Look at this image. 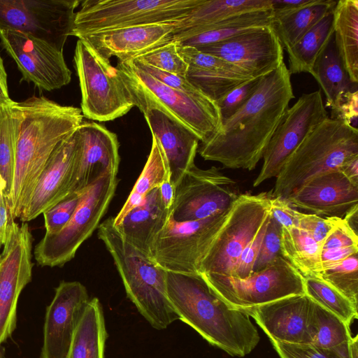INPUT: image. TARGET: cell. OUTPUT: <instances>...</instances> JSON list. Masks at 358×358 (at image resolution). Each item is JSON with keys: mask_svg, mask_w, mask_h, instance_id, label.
I'll list each match as a JSON object with an SVG mask.
<instances>
[{"mask_svg": "<svg viewBox=\"0 0 358 358\" xmlns=\"http://www.w3.org/2000/svg\"><path fill=\"white\" fill-rule=\"evenodd\" d=\"M294 97L291 74L283 62L262 76L246 103L201 143V157L228 169H255Z\"/></svg>", "mask_w": 358, "mask_h": 358, "instance_id": "obj_1", "label": "cell"}, {"mask_svg": "<svg viewBox=\"0 0 358 358\" xmlns=\"http://www.w3.org/2000/svg\"><path fill=\"white\" fill-rule=\"evenodd\" d=\"M16 120L15 171L8 205L20 218L37 180L56 147L84 120L81 109L33 96L11 103Z\"/></svg>", "mask_w": 358, "mask_h": 358, "instance_id": "obj_2", "label": "cell"}, {"mask_svg": "<svg viewBox=\"0 0 358 358\" xmlns=\"http://www.w3.org/2000/svg\"><path fill=\"white\" fill-rule=\"evenodd\" d=\"M166 292L179 320L229 355L243 357L259 343L248 314L229 306L200 275L166 271Z\"/></svg>", "mask_w": 358, "mask_h": 358, "instance_id": "obj_3", "label": "cell"}, {"mask_svg": "<svg viewBox=\"0 0 358 358\" xmlns=\"http://www.w3.org/2000/svg\"><path fill=\"white\" fill-rule=\"evenodd\" d=\"M98 236L113 257L127 297L150 324L162 330L179 320L167 296L166 271L123 239L113 217L99 225Z\"/></svg>", "mask_w": 358, "mask_h": 358, "instance_id": "obj_4", "label": "cell"}, {"mask_svg": "<svg viewBox=\"0 0 358 358\" xmlns=\"http://www.w3.org/2000/svg\"><path fill=\"white\" fill-rule=\"evenodd\" d=\"M116 68L134 106L142 113L156 108L180 124L203 143L218 132L222 122L217 102L204 94H189L171 88L136 66L131 59Z\"/></svg>", "mask_w": 358, "mask_h": 358, "instance_id": "obj_5", "label": "cell"}, {"mask_svg": "<svg viewBox=\"0 0 358 358\" xmlns=\"http://www.w3.org/2000/svg\"><path fill=\"white\" fill-rule=\"evenodd\" d=\"M358 155V129L328 117L315 127L289 157L271 195L286 199L303 183L320 173L336 170Z\"/></svg>", "mask_w": 358, "mask_h": 358, "instance_id": "obj_6", "label": "cell"}, {"mask_svg": "<svg viewBox=\"0 0 358 358\" xmlns=\"http://www.w3.org/2000/svg\"><path fill=\"white\" fill-rule=\"evenodd\" d=\"M73 60L84 117L99 122L113 120L134 106L117 69L87 41L78 38Z\"/></svg>", "mask_w": 358, "mask_h": 358, "instance_id": "obj_7", "label": "cell"}, {"mask_svg": "<svg viewBox=\"0 0 358 358\" xmlns=\"http://www.w3.org/2000/svg\"><path fill=\"white\" fill-rule=\"evenodd\" d=\"M117 184V174L108 173L83 192L66 226L56 234H45L36 245L34 257L40 265L62 266L74 257L82 243L99 227Z\"/></svg>", "mask_w": 358, "mask_h": 358, "instance_id": "obj_8", "label": "cell"}, {"mask_svg": "<svg viewBox=\"0 0 358 358\" xmlns=\"http://www.w3.org/2000/svg\"><path fill=\"white\" fill-rule=\"evenodd\" d=\"M201 0H85L76 12L71 36L113 28L173 22Z\"/></svg>", "mask_w": 358, "mask_h": 358, "instance_id": "obj_9", "label": "cell"}, {"mask_svg": "<svg viewBox=\"0 0 358 358\" xmlns=\"http://www.w3.org/2000/svg\"><path fill=\"white\" fill-rule=\"evenodd\" d=\"M200 275L223 301L240 310L305 294L303 276L282 256L243 279L214 274Z\"/></svg>", "mask_w": 358, "mask_h": 358, "instance_id": "obj_10", "label": "cell"}, {"mask_svg": "<svg viewBox=\"0 0 358 358\" xmlns=\"http://www.w3.org/2000/svg\"><path fill=\"white\" fill-rule=\"evenodd\" d=\"M271 193L241 194L203 259L200 274L233 277L238 259L271 215Z\"/></svg>", "mask_w": 358, "mask_h": 358, "instance_id": "obj_11", "label": "cell"}, {"mask_svg": "<svg viewBox=\"0 0 358 358\" xmlns=\"http://www.w3.org/2000/svg\"><path fill=\"white\" fill-rule=\"evenodd\" d=\"M229 210L191 222H176L170 217L156 237L150 257L167 272L199 275L201 262Z\"/></svg>", "mask_w": 358, "mask_h": 358, "instance_id": "obj_12", "label": "cell"}, {"mask_svg": "<svg viewBox=\"0 0 358 358\" xmlns=\"http://www.w3.org/2000/svg\"><path fill=\"white\" fill-rule=\"evenodd\" d=\"M241 195L236 182L219 169L192 165L174 188L170 217L176 222L205 219L228 211Z\"/></svg>", "mask_w": 358, "mask_h": 358, "instance_id": "obj_13", "label": "cell"}, {"mask_svg": "<svg viewBox=\"0 0 358 358\" xmlns=\"http://www.w3.org/2000/svg\"><path fill=\"white\" fill-rule=\"evenodd\" d=\"M80 3L78 0H0V31L31 35L63 52Z\"/></svg>", "mask_w": 358, "mask_h": 358, "instance_id": "obj_14", "label": "cell"}, {"mask_svg": "<svg viewBox=\"0 0 358 358\" xmlns=\"http://www.w3.org/2000/svg\"><path fill=\"white\" fill-rule=\"evenodd\" d=\"M328 117L320 90L303 94L288 108L270 139L253 186L257 187L268 179L276 178L306 136Z\"/></svg>", "mask_w": 358, "mask_h": 358, "instance_id": "obj_15", "label": "cell"}, {"mask_svg": "<svg viewBox=\"0 0 358 358\" xmlns=\"http://www.w3.org/2000/svg\"><path fill=\"white\" fill-rule=\"evenodd\" d=\"M31 249L28 224L14 221L0 253V346L16 328L19 296L32 276Z\"/></svg>", "mask_w": 358, "mask_h": 358, "instance_id": "obj_16", "label": "cell"}, {"mask_svg": "<svg viewBox=\"0 0 358 358\" xmlns=\"http://www.w3.org/2000/svg\"><path fill=\"white\" fill-rule=\"evenodd\" d=\"M0 39L1 45L21 72V80L33 83L46 91L60 89L70 83L71 71L62 51L44 41L17 31H0Z\"/></svg>", "mask_w": 358, "mask_h": 358, "instance_id": "obj_17", "label": "cell"}, {"mask_svg": "<svg viewBox=\"0 0 358 358\" xmlns=\"http://www.w3.org/2000/svg\"><path fill=\"white\" fill-rule=\"evenodd\" d=\"M196 48L236 65L253 78L271 73L284 62V48L273 25Z\"/></svg>", "mask_w": 358, "mask_h": 358, "instance_id": "obj_18", "label": "cell"}, {"mask_svg": "<svg viewBox=\"0 0 358 358\" xmlns=\"http://www.w3.org/2000/svg\"><path fill=\"white\" fill-rule=\"evenodd\" d=\"M77 153L69 194L82 193L108 173L117 174L120 157L116 134L92 120L76 130Z\"/></svg>", "mask_w": 358, "mask_h": 358, "instance_id": "obj_19", "label": "cell"}, {"mask_svg": "<svg viewBox=\"0 0 358 358\" xmlns=\"http://www.w3.org/2000/svg\"><path fill=\"white\" fill-rule=\"evenodd\" d=\"M90 299L78 281H62L45 310L40 358H66L74 333Z\"/></svg>", "mask_w": 358, "mask_h": 358, "instance_id": "obj_20", "label": "cell"}, {"mask_svg": "<svg viewBox=\"0 0 358 358\" xmlns=\"http://www.w3.org/2000/svg\"><path fill=\"white\" fill-rule=\"evenodd\" d=\"M76 130L56 147L47 161L20 217L22 222L35 219L69 194L77 153Z\"/></svg>", "mask_w": 358, "mask_h": 358, "instance_id": "obj_21", "label": "cell"}, {"mask_svg": "<svg viewBox=\"0 0 358 358\" xmlns=\"http://www.w3.org/2000/svg\"><path fill=\"white\" fill-rule=\"evenodd\" d=\"M299 208L324 217L343 218L358 205V186L331 170L310 178L286 199Z\"/></svg>", "mask_w": 358, "mask_h": 358, "instance_id": "obj_22", "label": "cell"}, {"mask_svg": "<svg viewBox=\"0 0 358 358\" xmlns=\"http://www.w3.org/2000/svg\"><path fill=\"white\" fill-rule=\"evenodd\" d=\"M242 311L255 320L270 340L312 343L310 299L306 294L289 296Z\"/></svg>", "mask_w": 358, "mask_h": 358, "instance_id": "obj_23", "label": "cell"}, {"mask_svg": "<svg viewBox=\"0 0 358 358\" xmlns=\"http://www.w3.org/2000/svg\"><path fill=\"white\" fill-rule=\"evenodd\" d=\"M173 22L140 24L104 29L78 38L87 41L107 59H134L172 41Z\"/></svg>", "mask_w": 358, "mask_h": 358, "instance_id": "obj_24", "label": "cell"}, {"mask_svg": "<svg viewBox=\"0 0 358 358\" xmlns=\"http://www.w3.org/2000/svg\"><path fill=\"white\" fill-rule=\"evenodd\" d=\"M178 52L188 66L186 78L217 102L230 91L252 79L245 71L196 48L177 44Z\"/></svg>", "mask_w": 358, "mask_h": 358, "instance_id": "obj_25", "label": "cell"}, {"mask_svg": "<svg viewBox=\"0 0 358 358\" xmlns=\"http://www.w3.org/2000/svg\"><path fill=\"white\" fill-rule=\"evenodd\" d=\"M147 124L161 144L166 157L170 182L175 188L185 172L194 164L198 138L185 127L156 108L144 110Z\"/></svg>", "mask_w": 358, "mask_h": 358, "instance_id": "obj_26", "label": "cell"}, {"mask_svg": "<svg viewBox=\"0 0 358 358\" xmlns=\"http://www.w3.org/2000/svg\"><path fill=\"white\" fill-rule=\"evenodd\" d=\"M169 218L170 209L162 203L158 187L150 192L115 227L126 242L150 257L156 237Z\"/></svg>", "mask_w": 358, "mask_h": 358, "instance_id": "obj_27", "label": "cell"}, {"mask_svg": "<svg viewBox=\"0 0 358 358\" xmlns=\"http://www.w3.org/2000/svg\"><path fill=\"white\" fill-rule=\"evenodd\" d=\"M271 9L245 13L187 33L174 35L178 45L199 48L218 43L250 30L273 25Z\"/></svg>", "mask_w": 358, "mask_h": 358, "instance_id": "obj_28", "label": "cell"}, {"mask_svg": "<svg viewBox=\"0 0 358 358\" xmlns=\"http://www.w3.org/2000/svg\"><path fill=\"white\" fill-rule=\"evenodd\" d=\"M268 9H271V0H201L188 13L173 21L174 35L187 33L239 14Z\"/></svg>", "mask_w": 358, "mask_h": 358, "instance_id": "obj_29", "label": "cell"}, {"mask_svg": "<svg viewBox=\"0 0 358 358\" xmlns=\"http://www.w3.org/2000/svg\"><path fill=\"white\" fill-rule=\"evenodd\" d=\"M333 30L338 55L350 80L358 83V1L340 0L333 10Z\"/></svg>", "mask_w": 358, "mask_h": 358, "instance_id": "obj_30", "label": "cell"}, {"mask_svg": "<svg viewBox=\"0 0 358 358\" xmlns=\"http://www.w3.org/2000/svg\"><path fill=\"white\" fill-rule=\"evenodd\" d=\"M107 337L102 306L94 297L85 306L66 358H105Z\"/></svg>", "mask_w": 358, "mask_h": 358, "instance_id": "obj_31", "label": "cell"}, {"mask_svg": "<svg viewBox=\"0 0 358 358\" xmlns=\"http://www.w3.org/2000/svg\"><path fill=\"white\" fill-rule=\"evenodd\" d=\"M310 74L324 93L325 107L331 108L341 94L357 90V84L350 80L344 68L334 34L316 59Z\"/></svg>", "mask_w": 358, "mask_h": 358, "instance_id": "obj_32", "label": "cell"}, {"mask_svg": "<svg viewBox=\"0 0 358 358\" xmlns=\"http://www.w3.org/2000/svg\"><path fill=\"white\" fill-rule=\"evenodd\" d=\"M280 252L303 278H320L321 246L300 227H281Z\"/></svg>", "mask_w": 358, "mask_h": 358, "instance_id": "obj_33", "label": "cell"}, {"mask_svg": "<svg viewBox=\"0 0 358 358\" xmlns=\"http://www.w3.org/2000/svg\"><path fill=\"white\" fill-rule=\"evenodd\" d=\"M152 136V146L147 162L137 179L126 202L115 217L113 223L118 226L125 216L139 205L153 189L166 180H170L169 168L164 152L159 141Z\"/></svg>", "mask_w": 358, "mask_h": 358, "instance_id": "obj_34", "label": "cell"}, {"mask_svg": "<svg viewBox=\"0 0 358 358\" xmlns=\"http://www.w3.org/2000/svg\"><path fill=\"white\" fill-rule=\"evenodd\" d=\"M334 10V9H333ZM334 34L333 10L308 30L296 43L286 49L289 73H310L318 55Z\"/></svg>", "mask_w": 358, "mask_h": 358, "instance_id": "obj_35", "label": "cell"}, {"mask_svg": "<svg viewBox=\"0 0 358 358\" xmlns=\"http://www.w3.org/2000/svg\"><path fill=\"white\" fill-rule=\"evenodd\" d=\"M336 2L333 0H315L310 5L274 19L273 27L283 48L286 50L296 43L308 30L333 10Z\"/></svg>", "mask_w": 358, "mask_h": 358, "instance_id": "obj_36", "label": "cell"}, {"mask_svg": "<svg viewBox=\"0 0 358 358\" xmlns=\"http://www.w3.org/2000/svg\"><path fill=\"white\" fill-rule=\"evenodd\" d=\"M310 329L313 345L331 349L349 343L350 327L338 316L310 299Z\"/></svg>", "mask_w": 358, "mask_h": 358, "instance_id": "obj_37", "label": "cell"}, {"mask_svg": "<svg viewBox=\"0 0 358 358\" xmlns=\"http://www.w3.org/2000/svg\"><path fill=\"white\" fill-rule=\"evenodd\" d=\"M305 294L313 301L342 320L348 326L357 319V307L320 278H304Z\"/></svg>", "mask_w": 358, "mask_h": 358, "instance_id": "obj_38", "label": "cell"}, {"mask_svg": "<svg viewBox=\"0 0 358 358\" xmlns=\"http://www.w3.org/2000/svg\"><path fill=\"white\" fill-rule=\"evenodd\" d=\"M13 100L0 103V177L4 181V196L9 200L15 171L16 120Z\"/></svg>", "mask_w": 358, "mask_h": 358, "instance_id": "obj_39", "label": "cell"}, {"mask_svg": "<svg viewBox=\"0 0 358 358\" xmlns=\"http://www.w3.org/2000/svg\"><path fill=\"white\" fill-rule=\"evenodd\" d=\"M358 306V253L324 268L320 278Z\"/></svg>", "mask_w": 358, "mask_h": 358, "instance_id": "obj_40", "label": "cell"}, {"mask_svg": "<svg viewBox=\"0 0 358 358\" xmlns=\"http://www.w3.org/2000/svg\"><path fill=\"white\" fill-rule=\"evenodd\" d=\"M134 59L159 70L186 78L188 66L179 55L177 43L173 40Z\"/></svg>", "mask_w": 358, "mask_h": 358, "instance_id": "obj_41", "label": "cell"}, {"mask_svg": "<svg viewBox=\"0 0 358 358\" xmlns=\"http://www.w3.org/2000/svg\"><path fill=\"white\" fill-rule=\"evenodd\" d=\"M83 193L69 194L43 213L45 234H56L66 226L76 210Z\"/></svg>", "mask_w": 358, "mask_h": 358, "instance_id": "obj_42", "label": "cell"}, {"mask_svg": "<svg viewBox=\"0 0 358 358\" xmlns=\"http://www.w3.org/2000/svg\"><path fill=\"white\" fill-rule=\"evenodd\" d=\"M261 78L246 81L230 91L217 102L222 122L231 117L246 103L257 90Z\"/></svg>", "mask_w": 358, "mask_h": 358, "instance_id": "obj_43", "label": "cell"}, {"mask_svg": "<svg viewBox=\"0 0 358 358\" xmlns=\"http://www.w3.org/2000/svg\"><path fill=\"white\" fill-rule=\"evenodd\" d=\"M280 241L281 226L271 216L253 267V272L263 269L278 257L282 256Z\"/></svg>", "mask_w": 358, "mask_h": 358, "instance_id": "obj_44", "label": "cell"}, {"mask_svg": "<svg viewBox=\"0 0 358 358\" xmlns=\"http://www.w3.org/2000/svg\"><path fill=\"white\" fill-rule=\"evenodd\" d=\"M270 341L280 358H339L331 349L320 348L313 344Z\"/></svg>", "mask_w": 358, "mask_h": 358, "instance_id": "obj_45", "label": "cell"}, {"mask_svg": "<svg viewBox=\"0 0 358 358\" xmlns=\"http://www.w3.org/2000/svg\"><path fill=\"white\" fill-rule=\"evenodd\" d=\"M270 217L271 215L264 221L253 238L243 250L236 266L233 278L243 279L248 277L253 272V267Z\"/></svg>", "mask_w": 358, "mask_h": 358, "instance_id": "obj_46", "label": "cell"}, {"mask_svg": "<svg viewBox=\"0 0 358 358\" xmlns=\"http://www.w3.org/2000/svg\"><path fill=\"white\" fill-rule=\"evenodd\" d=\"M131 59L136 66L171 88L189 94H203L190 83L185 77L159 70L135 59Z\"/></svg>", "mask_w": 358, "mask_h": 358, "instance_id": "obj_47", "label": "cell"}, {"mask_svg": "<svg viewBox=\"0 0 358 358\" xmlns=\"http://www.w3.org/2000/svg\"><path fill=\"white\" fill-rule=\"evenodd\" d=\"M338 217H324L315 214H301L299 227L306 231L320 246Z\"/></svg>", "mask_w": 358, "mask_h": 358, "instance_id": "obj_48", "label": "cell"}, {"mask_svg": "<svg viewBox=\"0 0 358 358\" xmlns=\"http://www.w3.org/2000/svg\"><path fill=\"white\" fill-rule=\"evenodd\" d=\"M331 118L339 119L357 128L358 91L341 94L331 107Z\"/></svg>", "mask_w": 358, "mask_h": 358, "instance_id": "obj_49", "label": "cell"}, {"mask_svg": "<svg viewBox=\"0 0 358 358\" xmlns=\"http://www.w3.org/2000/svg\"><path fill=\"white\" fill-rule=\"evenodd\" d=\"M351 247H358V235L348 227L343 218H338L324 241L321 250Z\"/></svg>", "mask_w": 358, "mask_h": 358, "instance_id": "obj_50", "label": "cell"}, {"mask_svg": "<svg viewBox=\"0 0 358 358\" xmlns=\"http://www.w3.org/2000/svg\"><path fill=\"white\" fill-rule=\"evenodd\" d=\"M270 211L271 217L281 227H299L301 213L294 209L285 199L271 195Z\"/></svg>", "mask_w": 358, "mask_h": 358, "instance_id": "obj_51", "label": "cell"}, {"mask_svg": "<svg viewBox=\"0 0 358 358\" xmlns=\"http://www.w3.org/2000/svg\"><path fill=\"white\" fill-rule=\"evenodd\" d=\"M315 0H271L273 18L277 19L313 3Z\"/></svg>", "mask_w": 358, "mask_h": 358, "instance_id": "obj_52", "label": "cell"}, {"mask_svg": "<svg viewBox=\"0 0 358 358\" xmlns=\"http://www.w3.org/2000/svg\"><path fill=\"white\" fill-rule=\"evenodd\" d=\"M13 222L14 219L10 215L7 199L4 194L0 192V250L9 238Z\"/></svg>", "mask_w": 358, "mask_h": 358, "instance_id": "obj_53", "label": "cell"}, {"mask_svg": "<svg viewBox=\"0 0 358 358\" xmlns=\"http://www.w3.org/2000/svg\"><path fill=\"white\" fill-rule=\"evenodd\" d=\"M355 253H358V247L321 250L322 269L336 264Z\"/></svg>", "mask_w": 358, "mask_h": 358, "instance_id": "obj_54", "label": "cell"}, {"mask_svg": "<svg viewBox=\"0 0 358 358\" xmlns=\"http://www.w3.org/2000/svg\"><path fill=\"white\" fill-rule=\"evenodd\" d=\"M352 185L358 186V155L344 162L338 169Z\"/></svg>", "mask_w": 358, "mask_h": 358, "instance_id": "obj_55", "label": "cell"}, {"mask_svg": "<svg viewBox=\"0 0 358 358\" xmlns=\"http://www.w3.org/2000/svg\"><path fill=\"white\" fill-rule=\"evenodd\" d=\"M161 201L165 208L171 209L174 198V187L170 180H165L159 187Z\"/></svg>", "mask_w": 358, "mask_h": 358, "instance_id": "obj_56", "label": "cell"}, {"mask_svg": "<svg viewBox=\"0 0 358 358\" xmlns=\"http://www.w3.org/2000/svg\"><path fill=\"white\" fill-rule=\"evenodd\" d=\"M11 101L8 95L7 74L0 56V103H8Z\"/></svg>", "mask_w": 358, "mask_h": 358, "instance_id": "obj_57", "label": "cell"}, {"mask_svg": "<svg viewBox=\"0 0 358 358\" xmlns=\"http://www.w3.org/2000/svg\"><path fill=\"white\" fill-rule=\"evenodd\" d=\"M343 220L348 227L358 235V205L348 212Z\"/></svg>", "mask_w": 358, "mask_h": 358, "instance_id": "obj_58", "label": "cell"}, {"mask_svg": "<svg viewBox=\"0 0 358 358\" xmlns=\"http://www.w3.org/2000/svg\"><path fill=\"white\" fill-rule=\"evenodd\" d=\"M358 336L352 337L349 343L350 358H358Z\"/></svg>", "mask_w": 358, "mask_h": 358, "instance_id": "obj_59", "label": "cell"}, {"mask_svg": "<svg viewBox=\"0 0 358 358\" xmlns=\"http://www.w3.org/2000/svg\"><path fill=\"white\" fill-rule=\"evenodd\" d=\"M6 185L3 179L0 177V192H3L4 194Z\"/></svg>", "mask_w": 358, "mask_h": 358, "instance_id": "obj_60", "label": "cell"}, {"mask_svg": "<svg viewBox=\"0 0 358 358\" xmlns=\"http://www.w3.org/2000/svg\"><path fill=\"white\" fill-rule=\"evenodd\" d=\"M0 358H5L4 356L0 352Z\"/></svg>", "mask_w": 358, "mask_h": 358, "instance_id": "obj_61", "label": "cell"}]
</instances>
